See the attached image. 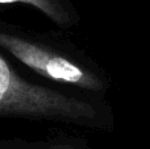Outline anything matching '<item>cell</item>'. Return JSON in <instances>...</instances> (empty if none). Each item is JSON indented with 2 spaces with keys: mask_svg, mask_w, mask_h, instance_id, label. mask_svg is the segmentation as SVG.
<instances>
[{
  "mask_svg": "<svg viewBox=\"0 0 150 149\" xmlns=\"http://www.w3.org/2000/svg\"><path fill=\"white\" fill-rule=\"evenodd\" d=\"M0 46L42 77L91 91L104 89L103 81L96 74L41 45L0 32Z\"/></svg>",
  "mask_w": 150,
  "mask_h": 149,
  "instance_id": "cell-2",
  "label": "cell"
},
{
  "mask_svg": "<svg viewBox=\"0 0 150 149\" xmlns=\"http://www.w3.org/2000/svg\"><path fill=\"white\" fill-rule=\"evenodd\" d=\"M40 149H75L73 147H67V145H50V147L40 148Z\"/></svg>",
  "mask_w": 150,
  "mask_h": 149,
  "instance_id": "cell-4",
  "label": "cell"
},
{
  "mask_svg": "<svg viewBox=\"0 0 150 149\" xmlns=\"http://www.w3.org/2000/svg\"><path fill=\"white\" fill-rule=\"evenodd\" d=\"M0 116L88 123L98 112L84 100L26 82L0 55Z\"/></svg>",
  "mask_w": 150,
  "mask_h": 149,
  "instance_id": "cell-1",
  "label": "cell"
},
{
  "mask_svg": "<svg viewBox=\"0 0 150 149\" xmlns=\"http://www.w3.org/2000/svg\"><path fill=\"white\" fill-rule=\"evenodd\" d=\"M12 3H24L33 5L61 26H69L71 24L70 15L61 4L59 0H0V4H12Z\"/></svg>",
  "mask_w": 150,
  "mask_h": 149,
  "instance_id": "cell-3",
  "label": "cell"
}]
</instances>
